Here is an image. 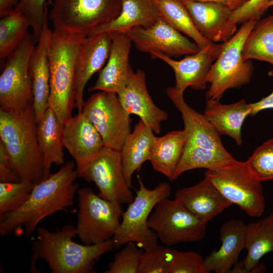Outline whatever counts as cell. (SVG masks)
I'll return each mask as SVG.
<instances>
[{
	"instance_id": "cell-1",
	"label": "cell",
	"mask_w": 273,
	"mask_h": 273,
	"mask_svg": "<svg viewBox=\"0 0 273 273\" xmlns=\"http://www.w3.org/2000/svg\"><path fill=\"white\" fill-rule=\"evenodd\" d=\"M74 163L68 161L56 172L35 185L25 203L17 209L0 215V234L26 237L36 231L44 218L71 207L78 191Z\"/></svg>"
},
{
	"instance_id": "cell-2",
	"label": "cell",
	"mask_w": 273,
	"mask_h": 273,
	"mask_svg": "<svg viewBox=\"0 0 273 273\" xmlns=\"http://www.w3.org/2000/svg\"><path fill=\"white\" fill-rule=\"evenodd\" d=\"M37 236L32 246V264L37 259L44 260L53 273H90L96 262L114 248L112 240L85 245L73 240L77 236L71 224L51 232L38 227Z\"/></svg>"
},
{
	"instance_id": "cell-3",
	"label": "cell",
	"mask_w": 273,
	"mask_h": 273,
	"mask_svg": "<svg viewBox=\"0 0 273 273\" xmlns=\"http://www.w3.org/2000/svg\"><path fill=\"white\" fill-rule=\"evenodd\" d=\"M0 142L21 180L34 185L43 180V159L32 103L17 111L0 108Z\"/></svg>"
},
{
	"instance_id": "cell-4",
	"label": "cell",
	"mask_w": 273,
	"mask_h": 273,
	"mask_svg": "<svg viewBox=\"0 0 273 273\" xmlns=\"http://www.w3.org/2000/svg\"><path fill=\"white\" fill-rule=\"evenodd\" d=\"M85 34L54 29L48 49L50 93L49 107L64 123L72 117L75 105V66Z\"/></svg>"
},
{
	"instance_id": "cell-5",
	"label": "cell",
	"mask_w": 273,
	"mask_h": 273,
	"mask_svg": "<svg viewBox=\"0 0 273 273\" xmlns=\"http://www.w3.org/2000/svg\"><path fill=\"white\" fill-rule=\"evenodd\" d=\"M258 20L250 19L241 26L226 41L212 65L207 77L209 84L206 100H220L226 90L239 88L251 81L254 66L242 57V48L248 35Z\"/></svg>"
},
{
	"instance_id": "cell-6",
	"label": "cell",
	"mask_w": 273,
	"mask_h": 273,
	"mask_svg": "<svg viewBox=\"0 0 273 273\" xmlns=\"http://www.w3.org/2000/svg\"><path fill=\"white\" fill-rule=\"evenodd\" d=\"M136 196L122 213L119 228L112 238L114 248H119L129 242L135 243L144 250L157 245L158 238L148 226L150 214L162 200L168 198L171 189L166 182L160 183L149 189L139 176Z\"/></svg>"
},
{
	"instance_id": "cell-7",
	"label": "cell",
	"mask_w": 273,
	"mask_h": 273,
	"mask_svg": "<svg viewBox=\"0 0 273 273\" xmlns=\"http://www.w3.org/2000/svg\"><path fill=\"white\" fill-rule=\"evenodd\" d=\"M77 236L85 245L112 239L120 225L123 211L121 203L96 194L88 188L78 190Z\"/></svg>"
},
{
	"instance_id": "cell-8",
	"label": "cell",
	"mask_w": 273,
	"mask_h": 273,
	"mask_svg": "<svg viewBox=\"0 0 273 273\" xmlns=\"http://www.w3.org/2000/svg\"><path fill=\"white\" fill-rule=\"evenodd\" d=\"M122 0H54L49 19L54 29L87 34L114 19Z\"/></svg>"
},
{
	"instance_id": "cell-9",
	"label": "cell",
	"mask_w": 273,
	"mask_h": 273,
	"mask_svg": "<svg viewBox=\"0 0 273 273\" xmlns=\"http://www.w3.org/2000/svg\"><path fill=\"white\" fill-rule=\"evenodd\" d=\"M207 223L176 198L160 201L148 219L149 227L167 246L202 240Z\"/></svg>"
},
{
	"instance_id": "cell-10",
	"label": "cell",
	"mask_w": 273,
	"mask_h": 273,
	"mask_svg": "<svg viewBox=\"0 0 273 273\" xmlns=\"http://www.w3.org/2000/svg\"><path fill=\"white\" fill-rule=\"evenodd\" d=\"M35 37L28 32L7 58L0 75V108L12 111L23 110L33 102L29 72Z\"/></svg>"
},
{
	"instance_id": "cell-11",
	"label": "cell",
	"mask_w": 273,
	"mask_h": 273,
	"mask_svg": "<svg viewBox=\"0 0 273 273\" xmlns=\"http://www.w3.org/2000/svg\"><path fill=\"white\" fill-rule=\"evenodd\" d=\"M205 176L222 195L238 205L248 216L259 217L265 210V199L261 182L247 169L245 162L221 168L206 170Z\"/></svg>"
},
{
	"instance_id": "cell-12",
	"label": "cell",
	"mask_w": 273,
	"mask_h": 273,
	"mask_svg": "<svg viewBox=\"0 0 273 273\" xmlns=\"http://www.w3.org/2000/svg\"><path fill=\"white\" fill-rule=\"evenodd\" d=\"M82 112L101 135L104 147L120 151L131 132V119L117 95L100 90L84 102Z\"/></svg>"
},
{
	"instance_id": "cell-13",
	"label": "cell",
	"mask_w": 273,
	"mask_h": 273,
	"mask_svg": "<svg viewBox=\"0 0 273 273\" xmlns=\"http://www.w3.org/2000/svg\"><path fill=\"white\" fill-rule=\"evenodd\" d=\"M76 171L78 177L93 182L99 190L98 195L105 199L129 204L134 198L123 174L120 151L104 147Z\"/></svg>"
},
{
	"instance_id": "cell-14",
	"label": "cell",
	"mask_w": 273,
	"mask_h": 273,
	"mask_svg": "<svg viewBox=\"0 0 273 273\" xmlns=\"http://www.w3.org/2000/svg\"><path fill=\"white\" fill-rule=\"evenodd\" d=\"M126 34L136 48L144 53L158 52L177 57L194 54L200 50L195 42L160 16L147 25L132 28Z\"/></svg>"
},
{
	"instance_id": "cell-15",
	"label": "cell",
	"mask_w": 273,
	"mask_h": 273,
	"mask_svg": "<svg viewBox=\"0 0 273 273\" xmlns=\"http://www.w3.org/2000/svg\"><path fill=\"white\" fill-rule=\"evenodd\" d=\"M222 43L212 42L194 54L189 55L180 60L158 52L150 54L153 59H159L167 64L173 70L175 84L173 87L177 92L183 94L190 87L195 90H204L207 87L209 71L218 57Z\"/></svg>"
},
{
	"instance_id": "cell-16",
	"label": "cell",
	"mask_w": 273,
	"mask_h": 273,
	"mask_svg": "<svg viewBox=\"0 0 273 273\" xmlns=\"http://www.w3.org/2000/svg\"><path fill=\"white\" fill-rule=\"evenodd\" d=\"M117 95L128 114L136 115L154 133H160L161 124L167 120L168 114L154 103L147 89L144 71L132 69L126 84Z\"/></svg>"
},
{
	"instance_id": "cell-17",
	"label": "cell",
	"mask_w": 273,
	"mask_h": 273,
	"mask_svg": "<svg viewBox=\"0 0 273 273\" xmlns=\"http://www.w3.org/2000/svg\"><path fill=\"white\" fill-rule=\"evenodd\" d=\"M112 34L103 33L87 36L78 52L75 66V105L81 112L84 104V89L92 76L101 70L107 61Z\"/></svg>"
},
{
	"instance_id": "cell-18",
	"label": "cell",
	"mask_w": 273,
	"mask_h": 273,
	"mask_svg": "<svg viewBox=\"0 0 273 273\" xmlns=\"http://www.w3.org/2000/svg\"><path fill=\"white\" fill-rule=\"evenodd\" d=\"M62 142L74 159L76 170L87 164L104 147L101 135L82 112L64 123Z\"/></svg>"
},
{
	"instance_id": "cell-19",
	"label": "cell",
	"mask_w": 273,
	"mask_h": 273,
	"mask_svg": "<svg viewBox=\"0 0 273 273\" xmlns=\"http://www.w3.org/2000/svg\"><path fill=\"white\" fill-rule=\"evenodd\" d=\"M199 32L211 42L223 43L237 31L230 21L233 11L226 4L180 0Z\"/></svg>"
},
{
	"instance_id": "cell-20",
	"label": "cell",
	"mask_w": 273,
	"mask_h": 273,
	"mask_svg": "<svg viewBox=\"0 0 273 273\" xmlns=\"http://www.w3.org/2000/svg\"><path fill=\"white\" fill-rule=\"evenodd\" d=\"M166 93L181 114L186 137L185 148L227 151L221 142V135L204 114L187 104L183 94L177 92L172 87H167Z\"/></svg>"
},
{
	"instance_id": "cell-21",
	"label": "cell",
	"mask_w": 273,
	"mask_h": 273,
	"mask_svg": "<svg viewBox=\"0 0 273 273\" xmlns=\"http://www.w3.org/2000/svg\"><path fill=\"white\" fill-rule=\"evenodd\" d=\"M112 42L106 65L88 91H106L117 94L127 83L132 70L129 63L131 41L126 34L112 33Z\"/></svg>"
},
{
	"instance_id": "cell-22",
	"label": "cell",
	"mask_w": 273,
	"mask_h": 273,
	"mask_svg": "<svg viewBox=\"0 0 273 273\" xmlns=\"http://www.w3.org/2000/svg\"><path fill=\"white\" fill-rule=\"evenodd\" d=\"M51 30L46 20L41 35L32 53L29 72L33 91V108L37 123L49 107L50 93V67L48 55Z\"/></svg>"
},
{
	"instance_id": "cell-23",
	"label": "cell",
	"mask_w": 273,
	"mask_h": 273,
	"mask_svg": "<svg viewBox=\"0 0 273 273\" xmlns=\"http://www.w3.org/2000/svg\"><path fill=\"white\" fill-rule=\"evenodd\" d=\"M245 258L237 263L230 273L260 272L265 270L260 260L273 252V212L257 221L245 225Z\"/></svg>"
},
{
	"instance_id": "cell-24",
	"label": "cell",
	"mask_w": 273,
	"mask_h": 273,
	"mask_svg": "<svg viewBox=\"0 0 273 273\" xmlns=\"http://www.w3.org/2000/svg\"><path fill=\"white\" fill-rule=\"evenodd\" d=\"M245 223L232 219L224 222L220 230L221 246L203 260L206 273L230 272L238 263L240 252L245 247Z\"/></svg>"
},
{
	"instance_id": "cell-25",
	"label": "cell",
	"mask_w": 273,
	"mask_h": 273,
	"mask_svg": "<svg viewBox=\"0 0 273 273\" xmlns=\"http://www.w3.org/2000/svg\"><path fill=\"white\" fill-rule=\"evenodd\" d=\"M175 198L206 223L233 204L206 176L194 186L178 190Z\"/></svg>"
},
{
	"instance_id": "cell-26",
	"label": "cell",
	"mask_w": 273,
	"mask_h": 273,
	"mask_svg": "<svg viewBox=\"0 0 273 273\" xmlns=\"http://www.w3.org/2000/svg\"><path fill=\"white\" fill-rule=\"evenodd\" d=\"M251 113L249 104L244 99L230 104L208 99L203 114L220 135L231 137L237 145L241 146L243 144L242 127Z\"/></svg>"
},
{
	"instance_id": "cell-27",
	"label": "cell",
	"mask_w": 273,
	"mask_h": 273,
	"mask_svg": "<svg viewBox=\"0 0 273 273\" xmlns=\"http://www.w3.org/2000/svg\"><path fill=\"white\" fill-rule=\"evenodd\" d=\"M156 137L153 131L140 119L123 144L120 151L122 165L125 179L130 188L134 172L150 160Z\"/></svg>"
},
{
	"instance_id": "cell-28",
	"label": "cell",
	"mask_w": 273,
	"mask_h": 273,
	"mask_svg": "<svg viewBox=\"0 0 273 273\" xmlns=\"http://www.w3.org/2000/svg\"><path fill=\"white\" fill-rule=\"evenodd\" d=\"M159 17L152 0H122L119 15L110 22L94 29L87 36L103 33L126 34L132 28L147 25Z\"/></svg>"
},
{
	"instance_id": "cell-29",
	"label": "cell",
	"mask_w": 273,
	"mask_h": 273,
	"mask_svg": "<svg viewBox=\"0 0 273 273\" xmlns=\"http://www.w3.org/2000/svg\"><path fill=\"white\" fill-rule=\"evenodd\" d=\"M63 125L50 107L37 123V139L43 159V179L50 175L53 164L59 165L65 162Z\"/></svg>"
},
{
	"instance_id": "cell-30",
	"label": "cell",
	"mask_w": 273,
	"mask_h": 273,
	"mask_svg": "<svg viewBox=\"0 0 273 273\" xmlns=\"http://www.w3.org/2000/svg\"><path fill=\"white\" fill-rule=\"evenodd\" d=\"M186 137L183 130L168 132L156 137L150 162L153 169L170 181L183 153Z\"/></svg>"
},
{
	"instance_id": "cell-31",
	"label": "cell",
	"mask_w": 273,
	"mask_h": 273,
	"mask_svg": "<svg viewBox=\"0 0 273 273\" xmlns=\"http://www.w3.org/2000/svg\"><path fill=\"white\" fill-rule=\"evenodd\" d=\"M152 1L159 16L176 30L192 38L200 49L212 43L199 32L180 0Z\"/></svg>"
},
{
	"instance_id": "cell-32",
	"label": "cell",
	"mask_w": 273,
	"mask_h": 273,
	"mask_svg": "<svg viewBox=\"0 0 273 273\" xmlns=\"http://www.w3.org/2000/svg\"><path fill=\"white\" fill-rule=\"evenodd\" d=\"M244 60L255 59L273 65V14L259 19L246 38L242 48Z\"/></svg>"
},
{
	"instance_id": "cell-33",
	"label": "cell",
	"mask_w": 273,
	"mask_h": 273,
	"mask_svg": "<svg viewBox=\"0 0 273 273\" xmlns=\"http://www.w3.org/2000/svg\"><path fill=\"white\" fill-rule=\"evenodd\" d=\"M228 151L221 152L196 148H184L175 170L173 180L185 172L195 169L213 170L238 162Z\"/></svg>"
},
{
	"instance_id": "cell-34",
	"label": "cell",
	"mask_w": 273,
	"mask_h": 273,
	"mask_svg": "<svg viewBox=\"0 0 273 273\" xmlns=\"http://www.w3.org/2000/svg\"><path fill=\"white\" fill-rule=\"evenodd\" d=\"M30 27L26 17L15 9L0 20V59L7 58L24 39Z\"/></svg>"
},
{
	"instance_id": "cell-35",
	"label": "cell",
	"mask_w": 273,
	"mask_h": 273,
	"mask_svg": "<svg viewBox=\"0 0 273 273\" xmlns=\"http://www.w3.org/2000/svg\"><path fill=\"white\" fill-rule=\"evenodd\" d=\"M245 163L250 174L259 181L273 180V139L258 147Z\"/></svg>"
},
{
	"instance_id": "cell-36",
	"label": "cell",
	"mask_w": 273,
	"mask_h": 273,
	"mask_svg": "<svg viewBox=\"0 0 273 273\" xmlns=\"http://www.w3.org/2000/svg\"><path fill=\"white\" fill-rule=\"evenodd\" d=\"M34 186L25 180L14 183L0 182V215L21 206L29 197Z\"/></svg>"
},
{
	"instance_id": "cell-37",
	"label": "cell",
	"mask_w": 273,
	"mask_h": 273,
	"mask_svg": "<svg viewBox=\"0 0 273 273\" xmlns=\"http://www.w3.org/2000/svg\"><path fill=\"white\" fill-rule=\"evenodd\" d=\"M172 250L158 245L144 250L139 273H169Z\"/></svg>"
},
{
	"instance_id": "cell-38",
	"label": "cell",
	"mask_w": 273,
	"mask_h": 273,
	"mask_svg": "<svg viewBox=\"0 0 273 273\" xmlns=\"http://www.w3.org/2000/svg\"><path fill=\"white\" fill-rule=\"evenodd\" d=\"M115 254L113 260L108 265L105 273H139L141 257L144 250L133 242Z\"/></svg>"
},
{
	"instance_id": "cell-39",
	"label": "cell",
	"mask_w": 273,
	"mask_h": 273,
	"mask_svg": "<svg viewBox=\"0 0 273 273\" xmlns=\"http://www.w3.org/2000/svg\"><path fill=\"white\" fill-rule=\"evenodd\" d=\"M48 0H20L15 9L20 11L27 19L35 38L41 35L47 19V3Z\"/></svg>"
},
{
	"instance_id": "cell-40",
	"label": "cell",
	"mask_w": 273,
	"mask_h": 273,
	"mask_svg": "<svg viewBox=\"0 0 273 273\" xmlns=\"http://www.w3.org/2000/svg\"><path fill=\"white\" fill-rule=\"evenodd\" d=\"M203 260L195 251L173 249L169 273H206Z\"/></svg>"
},
{
	"instance_id": "cell-41",
	"label": "cell",
	"mask_w": 273,
	"mask_h": 273,
	"mask_svg": "<svg viewBox=\"0 0 273 273\" xmlns=\"http://www.w3.org/2000/svg\"><path fill=\"white\" fill-rule=\"evenodd\" d=\"M273 0H248L233 11L230 21L237 25L250 19H260L267 11V4Z\"/></svg>"
},
{
	"instance_id": "cell-42",
	"label": "cell",
	"mask_w": 273,
	"mask_h": 273,
	"mask_svg": "<svg viewBox=\"0 0 273 273\" xmlns=\"http://www.w3.org/2000/svg\"><path fill=\"white\" fill-rule=\"evenodd\" d=\"M21 180L3 144L0 142V182L14 183Z\"/></svg>"
},
{
	"instance_id": "cell-43",
	"label": "cell",
	"mask_w": 273,
	"mask_h": 273,
	"mask_svg": "<svg viewBox=\"0 0 273 273\" xmlns=\"http://www.w3.org/2000/svg\"><path fill=\"white\" fill-rule=\"evenodd\" d=\"M268 75L273 77V69L269 70ZM251 110V116H253L261 111L273 109V90L267 96L259 101L249 104Z\"/></svg>"
},
{
	"instance_id": "cell-44",
	"label": "cell",
	"mask_w": 273,
	"mask_h": 273,
	"mask_svg": "<svg viewBox=\"0 0 273 273\" xmlns=\"http://www.w3.org/2000/svg\"><path fill=\"white\" fill-rule=\"evenodd\" d=\"M20 0H0V16L5 17L15 9Z\"/></svg>"
},
{
	"instance_id": "cell-45",
	"label": "cell",
	"mask_w": 273,
	"mask_h": 273,
	"mask_svg": "<svg viewBox=\"0 0 273 273\" xmlns=\"http://www.w3.org/2000/svg\"><path fill=\"white\" fill-rule=\"evenodd\" d=\"M248 0H228L227 5L232 10H234L240 7Z\"/></svg>"
},
{
	"instance_id": "cell-46",
	"label": "cell",
	"mask_w": 273,
	"mask_h": 273,
	"mask_svg": "<svg viewBox=\"0 0 273 273\" xmlns=\"http://www.w3.org/2000/svg\"><path fill=\"white\" fill-rule=\"evenodd\" d=\"M196 2H216L224 4H226L228 3V0H190Z\"/></svg>"
},
{
	"instance_id": "cell-47",
	"label": "cell",
	"mask_w": 273,
	"mask_h": 273,
	"mask_svg": "<svg viewBox=\"0 0 273 273\" xmlns=\"http://www.w3.org/2000/svg\"><path fill=\"white\" fill-rule=\"evenodd\" d=\"M271 6H273V1H272L271 2H269L267 5V9H268V8L271 7Z\"/></svg>"
}]
</instances>
